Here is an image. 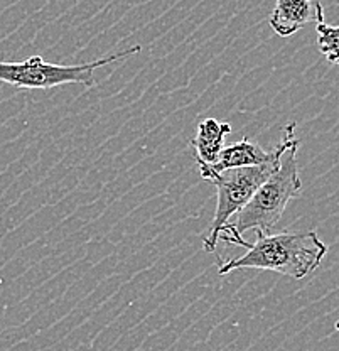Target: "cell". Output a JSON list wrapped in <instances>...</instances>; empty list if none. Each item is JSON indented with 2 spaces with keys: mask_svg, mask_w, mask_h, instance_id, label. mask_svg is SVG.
<instances>
[{
  "mask_svg": "<svg viewBox=\"0 0 339 351\" xmlns=\"http://www.w3.org/2000/svg\"><path fill=\"white\" fill-rule=\"evenodd\" d=\"M231 132V125L216 119L199 120L196 137L191 141L198 164H214L225 147V137Z\"/></svg>",
  "mask_w": 339,
  "mask_h": 351,
  "instance_id": "obj_7",
  "label": "cell"
},
{
  "mask_svg": "<svg viewBox=\"0 0 339 351\" xmlns=\"http://www.w3.org/2000/svg\"><path fill=\"white\" fill-rule=\"evenodd\" d=\"M255 232L257 240L255 243H249L233 228V225L226 223L223 226L220 239L226 243L247 248V254L221 263L218 270L221 276L240 269H258L282 274L292 279H304L314 272L327 254V245L319 239L314 230L299 233L284 232L277 235L262 230Z\"/></svg>",
  "mask_w": 339,
  "mask_h": 351,
  "instance_id": "obj_1",
  "label": "cell"
},
{
  "mask_svg": "<svg viewBox=\"0 0 339 351\" xmlns=\"http://www.w3.org/2000/svg\"><path fill=\"white\" fill-rule=\"evenodd\" d=\"M140 51L142 46H132L98 61L73 66L46 63L39 54L19 63L0 61V82L17 88H25V90H49V88L69 85V83H79V85L91 88L95 86V69L125 60L129 56H136Z\"/></svg>",
  "mask_w": 339,
  "mask_h": 351,
  "instance_id": "obj_3",
  "label": "cell"
},
{
  "mask_svg": "<svg viewBox=\"0 0 339 351\" xmlns=\"http://www.w3.org/2000/svg\"><path fill=\"white\" fill-rule=\"evenodd\" d=\"M295 141H297V137H295V123L290 122L284 129L282 141L272 151L267 152L260 144L250 142L249 138H242V141L235 142V144L225 145L223 151L220 152V157H218V160L214 164H211V166H208V164H198V167L199 171L221 173V171L233 169V167L258 166V164H264L275 159L277 156H282L287 151V147L292 145Z\"/></svg>",
  "mask_w": 339,
  "mask_h": 351,
  "instance_id": "obj_5",
  "label": "cell"
},
{
  "mask_svg": "<svg viewBox=\"0 0 339 351\" xmlns=\"http://www.w3.org/2000/svg\"><path fill=\"white\" fill-rule=\"evenodd\" d=\"M299 141L287 147L280 157V164L267 181L260 184L251 199L238 211V219L233 228L242 235L249 230H262L271 233V230L282 218L287 204L301 195L302 181L297 166Z\"/></svg>",
  "mask_w": 339,
  "mask_h": 351,
  "instance_id": "obj_2",
  "label": "cell"
},
{
  "mask_svg": "<svg viewBox=\"0 0 339 351\" xmlns=\"http://www.w3.org/2000/svg\"><path fill=\"white\" fill-rule=\"evenodd\" d=\"M316 25L319 51L331 64L339 66V25H329L324 21Z\"/></svg>",
  "mask_w": 339,
  "mask_h": 351,
  "instance_id": "obj_8",
  "label": "cell"
},
{
  "mask_svg": "<svg viewBox=\"0 0 339 351\" xmlns=\"http://www.w3.org/2000/svg\"><path fill=\"white\" fill-rule=\"evenodd\" d=\"M324 21V7L317 0H277L271 27L280 38H289L307 24Z\"/></svg>",
  "mask_w": 339,
  "mask_h": 351,
  "instance_id": "obj_6",
  "label": "cell"
},
{
  "mask_svg": "<svg viewBox=\"0 0 339 351\" xmlns=\"http://www.w3.org/2000/svg\"><path fill=\"white\" fill-rule=\"evenodd\" d=\"M334 328H336V331H339V321H336V324H334Z\"/></svg>",
  "mask_w": 339,
  "mask_h": 351,
  "instance_id": "obj_9",
  "label": "cell"
},
{
  "mask_svg": "<svg viewBox=\"0 0 339 351\" xmlns=\"http://www.w3.org/2000/svg\"><path fill=\"white\" fill-rule=\"evenodd\" d=\"M280 157L268 160V162L258 164V166L250 167H233V169H225L221 173H211V171H199L203 179L213 182L216 186L218 203L216 211H214L213 223L210 226V233L204 237V250L214 254L216 252V243L220 239V233L228 219L233 215L238 213L243 206L251 199L260 184L267 181L280 164Z\"/></svg>",
  "mask_w": 339,
  "mask_h": 351,
  "instance_id": "obj_4",
  "label": "cell"
}]
</instances>
